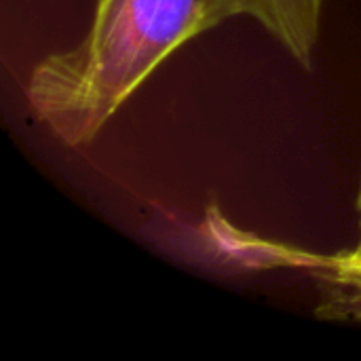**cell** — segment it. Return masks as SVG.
I'll return each mask as SVG.
<instances>
[{
  "mask_svg": "<svg viewBox=\"0 0 361 361\" xmlns=\"http://www.w3.org/2000/svg\"><path fill=\"white\" fill-rule=\"evenodd\" d=\"M254 17L302 68H311L326 0H250Z\"/></svg>",
  "mask_w": 361,
  "mask_h": 361,
  "instance_id": "obj_2",
  "label": "cell"
},
{
  "mask_svg": "<svg viewBox=\"0 0 361 361\" xmlns=\"http://www.w3.org/2000/svg\"><path fill=\"white\" fill-rule=\"evenodd\" d=\"M357 226L360 235L355 245L332 262V292L326 309L336 317L361 322V182L357 192Z\"/></svg>",
  "mask_w": 361,
  "mask_h": 361,
  "instance_id": "obj_3",
  "label": "cell"
},
{
  "mask_svg": "<svg viewBox=\"0 0 361 361\" xmlns=\"http://www.w3.org/2000/svg\"><path fill=\"white\" fill-rule=\"evenodd\" d=\"M250 0H95L91 25L40 59L25 82L36 118L68 148L91 146L182 44L250 15Z\"/></svg>",
  "mask_w": 361,
  "mask_h": 361,
  "instance_id": "obj_1",
  "label": "cell"
}]
</instances>
